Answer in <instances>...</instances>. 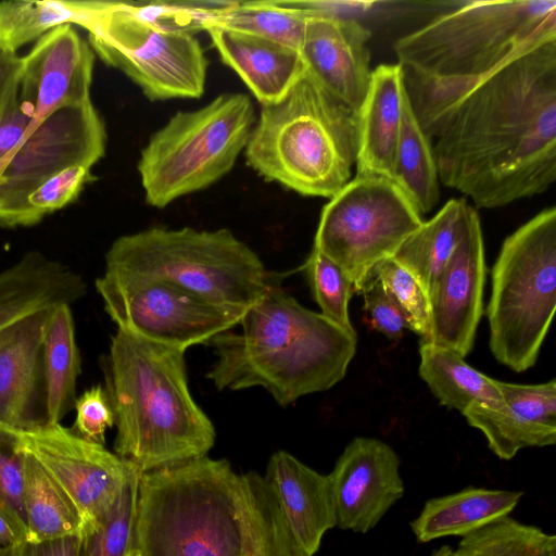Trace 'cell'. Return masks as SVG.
I'll return each instance as SVG.
<instances>
[{
  "label": "cell",
  "instance_id": "6da1fadb",
  "mask_svg": "<svg viewBox=\"0 0 556 556\" xmlns=\"http://www.w3.org/2000/svg\"><path fill=\"white\" fill-rule=\"evenodd\" d=\"M429 137L439 180L497 208L556 180V39L462 88L407 92Z\"/></svg>",
  "mask_w": 556,
  "mask_h": 556
},
{
  "label": "cell",
  "instance_id": "7a4b0ae2",
  "mask_svg": "<svg viewBox=\"0 0 556 556\" xmlns=\"http://www.w3.org/2000/svg\"><path fill=\"white\" fill-rule=\"evenodd\" d=\"M239 325L206 345L217 357L206 378L219 391L265 389L280 406L341 381L356 352V334L301 305L275 280Z\"/></svg>",
  "mask_w": 556,
  "mask_h": 556
},
{
  "label": "cell",
  "instance_id": "3957f363",
  "mask_svg": "<svg viewBox=\"0 0 556 556\" xmlns=\"http://www.w3.org/2000/svg\"><path fill=\"white\" fill-rule=\"evenodd\" d=\"M101 365L117 456L140 475L206 456L215 428L191 396L185 352L117 329Z\"/></svg>",
  "mask_w": 556,
  "mask_h": 556
},
{
  "label": "cell",
  "instance_id": "277c9868",
  "mask_svg": "<svg viewBox=\"0 0 556 556\" xmlns=\"http://www.w3.org/2000/svg\"><path fill=\"white\" fill-rule=\"evenodd\" d=\"M556 39V1H466L394 43L407 92L462 88Z\"/></svg>",
  "mask_w": 556,
  "mask_h": 556
},
{
  "label": "cell",
  "instance_id": "5b68a950",
  "mask_svg": "<svg viewBox=\"0 0 556 556\" xmlns=\"http://www.w3.org/2000/svg\"><path fill=\"white\" fill-rule=\"evenodd\" d=\"M357 148L358 112L305 70L282 99L261 106L244 156L268 181L330 199L351 180Z\"/></svg>",
  "mask_w": 556,
  "mask_h": 556
},
{
  "label": "cell",
  "instance_id": "8992f818",
  "mask_svg": "<svg viewBox=\"0 0 556 556\" xmlns=\"http://www.w3.org/2000/svg\"><path fill=\"white\" fill-rule=\"evenodd\" d=\"M134 549L142 556H241L240 475L207 456L139 475Z\"/></svg>",
  "mask_w": 556,
  "mask_h": 556
},
{
  "label": "cell",
  "instance_id": "52a82bcc",
  "mask_svg": "<svg viewBox=\"0 0 556 556\" xmlns=\"http://www.w3.org/2000/svg\"><path fill=\"white\" fill-rule=\"evenodd\" d=\"M104 271L167 282L241 312L274 281L258 255L226 228L153 227L122 236L105 254Z\"/></svg>",
  "mask_w": 556,
  "mask_h": 556
},
{
  "label": "cell",
  "instance_id": "ba28073f",
  "mask_svg": "<svg viewBox=\"0 0 556 556\" xmlns=\"http://www.w3.org/2000/svg\"><path fill=\"white\" fill-rule=\"evenodd\" d=\"M556 306V208H544L502 244L486 307L490 350L516 372L531 368Z\"/></svg>",
  "mask_w": 556,
  "mask_h": 556
},
{
  "label": "cell",
  "instance_id": "9c48e42d",
  "mask_svg": "<svg viewBox=\"0 0 556 556\" xmlns=\"http://www.w3.org/2000/svg\"><path fill=\"white\" fill-rule=\"evenodd\" d=\"M254 123L253 103L239 92L174 114L140 154L138 172L147 204L163 208L218 181L244 151Z\"/></svg>",
  "mask_w": 556,
  "mask_h": 556
},
{
  "label": "cell",
  "instance_id": "30bf717a",
  "mask_svg": "<svg viewBox=\"0 0 556 556\" xmlns=\"http://www.w3.org/2000/svg\"><path fill=\"white\" fill-rule=\"evenodd\" d=\"M77 26L88 31L92 51L149 100L203 94L207 60L192 34L164 29L138 14L131 2L121 1H84Z\"/></svg>",
  "mask_w": 556,
  "mask_h": 556
},
{
  "label": "cell",
  "instance_id": "8fae6325",
  "mask_svg": "<svg viewBox=\"0 0 556 556\" xmlns=\"http://www.w3.org/2000/svg\"><path fill=\"white\" fill-rule=\"evenodd\" d=\"M422 222L395 182L356 175L324 206L313 247L339 265L361 293L375 267L391 258Z\"/></svg>",
  "mask_w": 556,
  "mask_h": 556
},
{
  "label": "cell",
  "instance_id": "7c38bea8",
  "mask_svg": "<svg viewBox=\"0 0 556 556\" xmlns=\"http://www.w3.org/2000/svg\"><path fill=\"white\" fill-rule=\"evenodd\" d=\"M94 285L117 329L182 352L231 330L245 313L153 279L104 271Z\"/></svg>",
  "mask_w": 556,
  "mask_h": 556
},
{
  "label": "cell",
  "instance_id": "4fadbf2b",
  "mask_svg": "<svg viewBox=\"0 0 556 556\" xmlns=\"http://www.w3.org/2000/svg\"><path fill=\"white\" fill-rule=\"evenodd\" d=\"M105 125L92 101L55 111L0 160V225L22 227L28 197L72 166L104 156Z\"/></svg>",
  "mask_w": 556,
  "mask_h": 556
},
{
  "label": "cell",
  "instance_id": "5bb4252c",
  "mask_svg": "<svg viewBox=\"0 0 556 556\" xmlns=\"http://www.w3.org/2000/svg\"><path fill=\"white\" fill-rule=\"evenodd\" d=\"M17 433L21 447L38 460L77 507L84 521L83 535L90 532L112 509L135 468L104 445L89 442L61 424Z\"/></svg>",
  "mask_w": 556,
  "mask_h": 556
},
{
  "label": "cell",
  "instance_id": "9a60e30c",
  "mask_svg": "<svg viewBox=\"0 0 556 556\" xmlns=\"http://www.w3.org/2000/svg\"><path fill=\"white\" fill-rule=\"evenodd\" d=\"M484 280L480 219L469 205L457 245L429 295L430 329L420 343L467 356L483 313Z\"/></svg>",
  "mask_w": 556,
  "mask_h": 556
},
{
  "label": "cell",
  "instance_id": "2e32d148",
  "mask_svg": "<svg viewBox=\"0 0 556 556\" xmlns=\"http://www.w3.org/2000/svg\"><path fill=\"white\" fill-rule=\"evenodd\" d=\"M21 58L18 96L33 116L25 136L55 111L91 101L94 52L73 25L48 31Z\"/></svg>",
  "mask_w": 556,
  "mask_h": 556
},
{
  "label": "cell",
  "instance_id": "e0dca14e",
  "mask_svg": "<svg viewBox=\"0 0 556 556\" xmlns=\"http://www.w3.org/2000/svg\"><path fill=\"white\" fill-rule=\"evenodd\" d=\"M328 477L341 530L367 533L404 495L397 454L375 438L353 439Z\"/></svg>",
  "mask_w": 556,
  "mask_h": 556
},
{
  "label": "cell",
  "instance_id": "ac0fdd59",
  "mask_svg": "<svg viewBox=\"0 0 556 556\" xmlns=\"http://www.w3.org/2000/svg\"><path fill=\"white\" fill-rule=\"evenodd\" d=\"M305 14L307 22L300 53L306 72L330 94L358 112L372 73L367 47L371 33L340 14Z\"/></svg>",
  "mask_w": 556,
  "mask_h": 556
},
{
  "label": "cell",
  "instance_id": "d6986e66",
  "mask_svg": "<svg viewBox=\"0 0 556 556\" xmlns=\"http://www.w3.org/2000/svg\"><path fill=\"white\" fill-rule=\"evenodd\" d=\"M502 401L495 405H477L463 415L480 430L489 448L508 460L526 447L556 443V380L538 384L498 381Z\"/></svg>",
  "mask_w": 556,
  "mask_h": 556
},
{
  "label": "cell",
  "instance_id": "ffe728a7",
  "mask_svg": "<svg viewBox=\"0 0 556 556\" xmlns=\"http://www.w3.org/2000/svg\"><path fill=\"white\" fill-rule=\"evenodd\" d=\"M50 309L0 330V425L17 431L47 425L42 343Z\"/></svg>",
  "mask_w": 556,
  "mask_h": 556
},
{
  "label": "cell",
  "instance_id": "44dd1931",
  "mask_svg": "<svg viewBox=\"0 0 556 556\" xmlns=\"http://www.w3.org/2000/svg\"><path fill=\"white\" fill-rule=\"evenodd\" d=\"M263 480L296 543L307 556L319 548L324 534L336 527L328 475H321L293 455H271Z\"/></svg>",
  "mask_w": 556,
  "mask_h": 556
},
{
  "label": "cell",
  "instance_id": "7402d4cb",
  "mask_svg": "<svg viewBox=\"0 0 556 556\" xmlns=\"http://www.w3.org/2000/svg\"><path fill=\"white\" fill-rule=\"evenodd\" d=\"M405 92L404 74L399 64H381L372 71L358 110L356 175L394 180Z\"/></svg>",
  "mask_w": 556,
  "mask_h": 556
},
{
  "label": "cell",
  "instance_id": "603a6c76",
  "mask_svg": "<svg viewBox=\"0 0 556 556\" xmlns=\"http://www.w3.org/2000/svg\"><path fill=\"white\" fill-rule=\"evenodd\" d=\"M206 31L223 63L237 73L261 106L282 99L305 73L301 53L294 49L219 26Z\"/></svg>",
  "mask_w": 556,
  "mask_h": 556
},
{
  "label": "cell",
  "instance_id": "cb8c5ba5",
  "mask_svg": "<svg viewBox=\"0 0 556 556\" xmlns=\"http://www.w3.org/2000/svg\"><path fill=\"white\" fill-rule=\"evenodd\" d=\"M86 292L83 277L71 267L29 251L0 273V330L28 315L71 305Z\"/></svg>",
  "mask_w": 556,
  "mask_h": 556
},
{
  "label": "cell",
  "instance_id": "d4e9b609",
  "mask_svg": "<svg viewBox=\"0 0 556 556\" xmlns=\"http://www.w3.org/2000/svg\"><path fill=\"white\" fill-rule=\"evenodd\" d=\"M521 496L520 491L467 486L428 500L419 516L410 522V529L421 543L448 535L464 538L508 516Z\"/></svg>",
  "mask_w": 556,
  "mask_h": 556
},
{
  "label": "cell",
  "instance_id": "484cf974",
  "mask_svg": "<svg viewBox=\"0 0 556 556\" xmlns=\"http://www.w3.org/2000/svg\"><path fill=\"white\" fill-rule=\"evenodd\" d=\"M80 355L71 305L50 309L42 343V377L47 425L61 424L74 409Z\"/></svg>",
  "mask_w": 556,
  "mask_h": 556
},
{
  "label": "cell",
  "instance_id": "4316f807",
  "mask_svg": "<svg viewBox=\"0 0 556 556\" xmlns=\"http://www.w3.org/2000/svg\"><path fill=\"white\" fill-rule=\"evenodd\" d=\"M469 204L452 199L429 220L422 222L391 257L421 285L428 299L460 238Z\"/></svg>",
  "mask_w": 556,
  "mask_h": 556
},
{
  "label": "cell",
  "instance_id": "83f0119b",
  "mask_svg": "<svg viewBox=\"0 0 556 556\" xmlns=\"http://www.w3.org/2000/svg\"><path fill=\"white\" fill-rule=\"evenodd\" d=\"M419 355V375L442 405L464 414L472 406L502 401L498 380L467 364L458 353L420 343Z\"/></svg>",
  "mask_w": 556,
  "mask_h": 556
},
{
  "label": "cell",
  "instance_id": "f1b7e54d",
  "mask_svg": "<svg viewBox=\"0 0 556 556\" xmlns=\"http://www.w3.org/2000/svg\"><path fill=\"white\" fill-rule=\"evenodd\" d=\"M24 451L23 506L26 541L45 542L81 536L83 518L60 484L38 460Z\"/></svg>",
  "mask_w": 556,
  "mask_h": 556
},
{
  "label": "cell",
  "instance_id": "f546056e",
  "mask_svg": "<svg viewBox=\"0 0 556 556\" xmlns=\"http://www.w3.org/2000/svg\"><path fill=\"white\" fill-rule=\"evenodd\" d=\"M240 517L241 556H307L258 473L240 475Z\"/></svg>",
  "mask_w": 556,
  "mask_h": 556
},
{
  "label": "cell",
  "instance_id": "4dcf8cb0",
  "mask_svg": "<svg viewBox=\"0 0 556 556\" xmlns=\"http://www.w3.org/2000/svg\"><path fill=\"white\" fill-rule=\"evenodd\" d=\"M393 181L421 216L439 201L440 180L432 144L416 116L407 90L402 102Z\"/></svg>",
  "mask_w": 556,
  "mask_h": 556
},
{
  "label": "cell",
  "instance_id": "1f68e13d",
  "mask_svg": "<svg viewBox=\"0 0 556 556\" xmlns=\"http://www.w3.org/2000/svg\"><path fill=\"white\" fill-rule=\"evenodd\" d=\"M306 22L307 15L290 0L233 1L216 13L208 27L247 33L300 52Z\"/></svg>",
  "mask_w": 556,
  "mask_h": 556
},
{
  "label": "cell",
  "instance_id": "d6a6232c",
  "mask_svg": "<svg viewBox=\"0 0 556 556\" xmlns=\"http://www.w3.org/2000/svg\"><path fill=\"white\" fill-rule=\"evenodd\" d=\"M84 1L9 0L0 2V51L16 54L53 28L78 25Z\"/></svg>",
  "mask_w": 556,
  "mask_h": 556
},
{
  "label": "cell",
  "instance_id": "836d02e7",
  "mask_svg": "<svg viewBox=\"0 0 556 556\" xmlns=\"http://www.w3.org/2000/svg\"><path fill=\"white\" fill-rule=\"evenodd\" d=\"M453 556H556V536L506 516L464 536Z\"/></svg>",
  "mask_w": 556,
  "mask_h": 556
},
{
  "label": "cell",
  "instance_id": "e575fe53",
  "mask_svg": "<svg viewBox=\"0 0 556 556\" xmlns=\"http://www.w3.org/2000/svg\"><path fill=\"white\" fill-rule=\"evenodd\" d=\"M139 472L132 469L109 514L81 538L80 556H127L134 549Z\"/></svg>",
  "mask_w": 556,
  "mask_h": 556
},
{
  "label": "cell",
  "instance_id": "d590c367",
  "mask_svg": "<svg viewBox=\"0 0 556 556\" xmlns=\"http://www.w3.org/2000/svg\"><path fill=\"white\" fill-rule=\"evenodd\" d=\"M302 269L320 314L344 331L356 334L349 315L354 289L344 270L314 247Z\"/></svg>",
  "mask_w": 556,
  "mask_h": 556
},
{
  "label": "cell",
  "instance_id": "8d00e7d4",
  "mask_svg": "<svg viewBox=\"0 0 556 556\" xmlns=\"http://www.w3.org/2000/svg\"><path fill=\"white\" fill-rule=\"evenodd\" d=\"M372 277L402 311L409 330L419 334L420 341L426 339L430 329L429 299L418 280L393 258L380 262Z\"/></svg>",
  "mask_w": 556,
  "mask_h": 556
},
{
  "label": "cell",
  "instance_id": "74e56055",
  "mask_svg": "<svg viewBox=\"0 0 556 556\" xmlns=\"http://www.w3.org/2000/svg\"><path fill=\"white\" fill-rule=\"evenodd\" d=\"M24 451L17 430L0 425V510L25 535Z\"/></svg>",
  "mask_w": 556,
  "mask_h": 556
},
{
  "label": "cell",
  "instance_id": "f35d334b",
  "mask_svg": "<svg viewBox=\"0 0 556 556\" xmlns=\"http://www.w3.org/2000/svg\"><path fill=\"white\" fill-rule=\"evenodd\" d=\"M90 180L91 168L87 166H72L50 178L28 197L22 227L36 225L74 202Z\"/></svg>",
  "mask_w": 556,
  "mask_h": 556
},
{
  "label": "cell",
  "instance_id": "ab89813d",
  "mask_svg": "<svg viewBox=\"0 0 556 556\" xmlns=\"http://www.w3.org/2000/svg\"><path fill=\"white\" fill-rule=\"evenodd\" d=\"M74 426L71 429L78 437L104 445L105 432L114 425V414L102 386L86 390L76 399Z\"/></svg>",
  "mask_w": 556,
  "mask_h": 556
},
{
  "label": "cell",
  "instance_id": "60d3db41",
  "mask_svg": "<svg viewBox=\"0 0 556 556\" xmlns=\"http://www.w3.org/2000/svg\"><path fill=\"white\" fill-rule=\"evenodd\" d=\"M361 293L367 320L374 329L392 340L409 329L406 317L376 278L372 277Z\"/></svg>",
  "mask_w": 556,
  "mask_h": 556
},
{
  "label": "cell",
  "instance_id": "b9f144b4",
  "mask_svg": "<svg viewBox=\"0 0 556 556\" xmlns=\"http://www.w3.org/2000/svg\"><path fill=\"white\" fill-rule=\"evenodd\" d=\"M31 123L33 116L22 103L16 87L0 108V160L22 141Z\"/></svg>",
  "mask_w": 556,
  "mask_h": 556
},
{
  "label": "cell",
  "instance_id": "7bdbcfd3",
  "mask_svg": "<svg viewBox=\"0 0 556 556\" xmlns=\"http://www.w3.org/2000/svg\"><path fill=\"white\" fill-rule=\"evenodd\" d=\"M81 538L67 536L45 542L23 541L10 548L9 556H80Z\"/></svg>",
  "mask_w": 556,
  "mask_h": 556
},
{
  "label": "cell",
  "instance_id": "ee69618b",
  "mask_svg": "<svg viewBox=\"0 0 556 556\" xmlns=\"http://www.w3.org/2000/svg\"><path fill=\"white\" fill-rule=\"evenodd\" d=\"M22 58L0 51V108L17 87Z\"/></svg>",
  "mask_w": 556,
  "mask_h": 556
},
{
  "label": "cell",
  "instance_id": "f6af8a7d",
  "mask_svg": "<svg viewBox=\"0 0 556 556\" xmlns=\"http://www.w3.org/2000/svg\"><path fill=\"white\" fill-rule=\"evenodd\" d=\"M25 541V535L0 510V549L12 548Z\"/></svg>",
  "mask_w": 556,
  "mask_h": 556
},
{
  "label": "cell",
  "instance_id": "bcb514c9",
  "mask_svg": "<svg viewBox=\"0 0 556 556\" xmlns=\"http://www.w3.org/2000/svg\"><path fill=\"white\" fill-rule=\"evenodd\" d=\"M431 556H453V548L447 545H443L440 548L433 551Z\"/></svg>",
  "mask_w": 556,
  "mask_h": 556
},
{
  "label": "cell",
  "instance_id": "7dc6e473",
  "mask_svg": "<svg viewBox=\"0 0 556 556\" xmlns=\"http://www.w3.org/2000/svg\"><path fill=\"white\" fill-rule=\"evenodd\" d=\"M127 556H142L138 551L132 549Z\"/></svg>",
  "mask_w": 556,
  "mask_h": 556
},
{
  "label": "cell",
  "instance_id": "c3c4849f",
  "mask_svg": "<svg viewBox=\"0 0 556 556\" xmlns=\"http://www.w3.org/2000/svg\"><path fill=\"white\" fill-rule=\"evenodd\" d=\"M10 548L8 549H0V556H9L8 552H9Z\"/></svg>",
  "mask_w": 556,
  "mask_h": 556
}]
</instances>
